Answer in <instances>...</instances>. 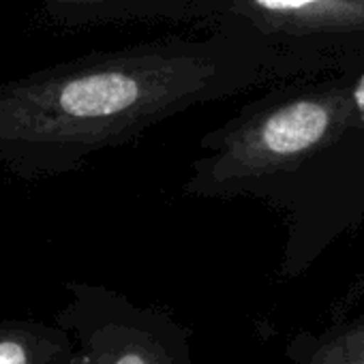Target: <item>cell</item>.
<instances>
[{"label": "cell", "instance_id": "6da1fadb", "mask_svg": "<svg viewBox=\"0 0 364 364\" xmlns=\"http://www.w3.org/2000/svg\"><path fill=\"white\" fill-rule=\"evenodd\" d=\"M277 84L253 41L213 31L92 52L0 82V167L22 180L82 169L189 109Z\"/></svg>", "mask_w": 364, "mask_h": 364}, {"label": "cell", "instance_id": "7a4b0ae2", "mask_svg": "<svg viewBox=\"0 0 364 364\" xmlns=\"http://www.w3.org/2000/svg\"><path fill=\"white\" fill-rule=\"evenodd\" d=\"M204 200L249 198L287 215L296 272L364 215V129L345 73L277 82L208 131L182 185Z\"/></svg>", "mask_w": 364, "mask_h": 364}, {"label": "cell", "instance_id": "3957f363", "mask_svg": "<svg viewBox=\"0 0 364 364\" xmlns=\"http://www.w3.org/2000/svg\"><path fill=\"white\" fill-rule=\"evenodd\" d=\"M210 31L257 43L277 82L328 77L364 63V0H198Z\"/></svg>", "mask_w": 364, "mask_h": 364}, {"label": "cell", "instance_id": "277c9868", "mask_svg": "<svg viewBox=\"0 0 364 364\" xmlns=\"http://www.w3.org/2000/svg\"><path fill=\"white\" fill-rule=\"evenodd\" d=\"M58 326L75 334L69 364H191L176 328L103 287L71 283ZM73 341V338H71Z\"/></svg>", "mask_w": 364, "mask_h": 364}, {"label": "cell", "instance_id": "5b68a950", "mask_svg": "<svg viewBox=\"0 0 364 364\" xmlns=\"http://www.w3.org/2000/svg\"><path fill=\"white\" fill-rule=\"evenodd\" d=\"M48 24L80 31L114 24H196L204 26L198 0H39Z\"/></svg>", "mask_w": 364, "mask_h": 364}, {"label": "cell", "instance_id": "8992f818", "mask_svg": "<svg viewBox=\"0 0 364 364\" xmlns=\"http://www.w3.org/2000/svg\"><path fill=\"white\" fill-rule=\"evenodd\" d=\"M71 334L37 321L0 323V364H69Z\"/></svg>", "mask_w": 364, "mask_h": 364}, {"label": "cell", "instance_id": "52a82bcc", "mask_svg": "<svg viewBox=\"0 0 364 364\" xmlns=\"http://www.w3.org/2000/svg\"><path fill=\"white\" fill-rule=\"evenodd\" d=\"M349 364H364V351H360L358 355L349 358Z\"/></svg>", "mask_w": 364, "mask_h": 364}]
</instances>
